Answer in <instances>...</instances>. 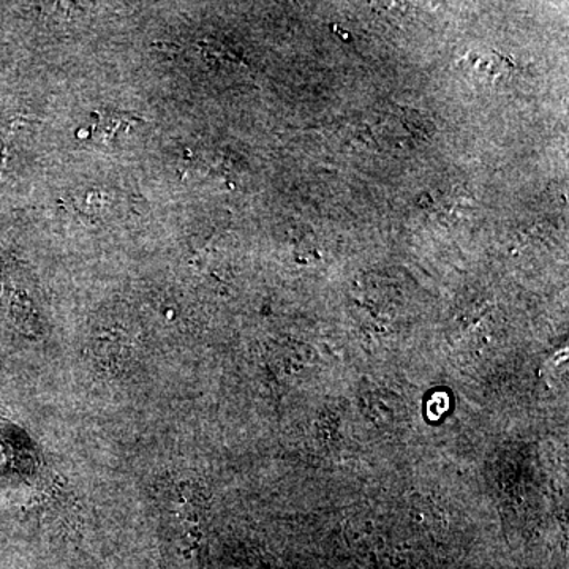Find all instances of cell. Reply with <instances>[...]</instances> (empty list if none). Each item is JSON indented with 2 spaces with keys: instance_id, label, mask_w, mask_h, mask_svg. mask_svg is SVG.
Masks as SVG:
<instances>
[{
  "instance_id": "obj_3",
  "label": "cell",
  "mask_w": 569,
  "mask_h": 569,
  "mask_svg": "<svg viewBox=\"0 0 569 569\" xmlns=\"http://www.w3.org/2000/svg\"><path fill=\"white\" fill-rule=\"evenodd\" d=\"M22 122H24V119H11L9 123H6V126L0 129V176H2L3 163H6L7 142H9L11 134L17 132L18 127H20Z\"/></svg>"
},
{
  "instance_id": "obj_2",
  "label": "cell",
  "mask_w": 569,
  "mask_h": 569,
  "mask_svg": "<svg viewBox=\"0 0 569 569\" xmlns=\"http://www.w3.org/2000/svg\"><path fill=\"white\" fill-rule=\"evenodd\" d=\"M141 119L133 118L127 112H103L102 118L96 122V126L89 129V133L102 142L114 141L122 132H129L130 127Z\"/></svg>"
},
{
  "instance_id": "obj_1",
  "label": "cell",
  "mask_w": 569,
  "mask_h": 569,
  "mask_svg": "<svg viewBox=\"0 0 569 569\" xmlns=\"http://www.w3.org/2000/svg\"><path fill=\"white\" fill-rule=\"evenodd\" d=\"M204 512V503L197 489L179 486L168 496L163 518V553L168 568H198Z\"/></svg>"
}]
</instances>
